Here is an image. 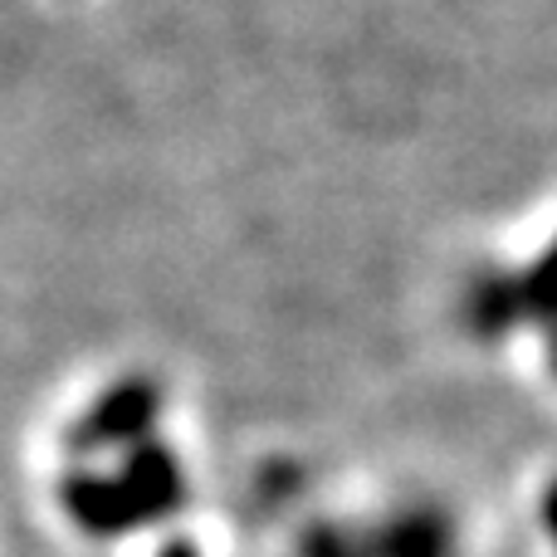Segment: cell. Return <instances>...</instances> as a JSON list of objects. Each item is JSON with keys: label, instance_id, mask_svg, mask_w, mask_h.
Masks as SVG:
<instances>
[{"label": "cell", "instance_id": "obj_1", "mask_svg": "<svg viewBox=\"0 0 557 557\" xmlns=\"http://www.w3.org/2000/svg\"><path fill=\"white\" fill-rule=\"evenodd\" d=\"M523 298H529L539 313H557V245L533 264V274L523 278Z\"/></svg>", "mask_w": 557, "mask_h": 557}]
</instances>
